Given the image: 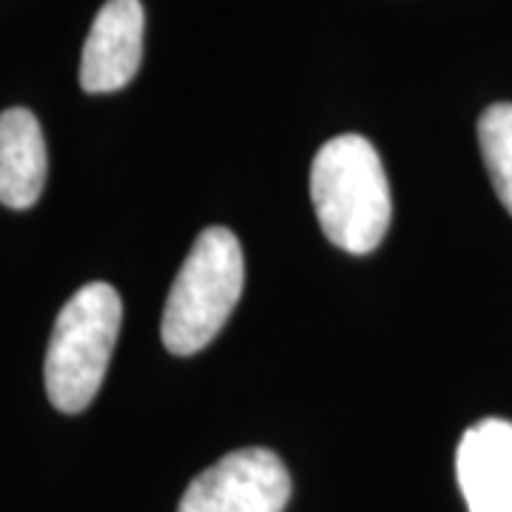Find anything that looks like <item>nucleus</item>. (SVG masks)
I'll list each match as a JSON object with an SVG mask.
<instances>
[{"instance_id": "nucleus-5", "label": "nucleus", "mask_w": 512, "mask_h": 512, "mask_svg": "<svg viewBox=\"0 0 512 512\" xmlns=\"http://www.w3.org/2000/svg\"><path fill=\"white\" fill-rule=\"evenodd\" d=\"M143 29L146 12L140 0H109L97 12L80 57L83 92L111 94L126 89L140 72Z\"/></svg>"}, {"instance_id": "nucleus-3", "label": "nucleus", "mask_w": 512, "mask_h": 512, "mask_svg": "<svg viewBox=\"0 0 512 512\" xmlns=\"http://www.w3.org/2000/svg\"><path fill=\"white\" fill-rule=\"evenodd\" d=\"M120 322L123 302L109 282L83 285L57 313L43 376L60 413H83L100 393Z\"/></svg>"}, {"instance_id": "nucleus-1", "label": "nucleus", "mask_w": 512, "mask_h": 512, "mask_svg": "<svg viewBox=\"0 0 512 512\" xmlns=\"http://www.w3.org/2000/svg\"><path fill=\"white\" fill-rule=\"evenodd\" d=\"M311 200L325 237L348 251L370 254L390 228L393 202L382 157L362 134H339L316 151Z\"/></svg>"}, {"instance_id": "nucleus-8", "label": "nucleus", "mask_w": 512, "mask_h": 512, "mask_svg": "<svg viewBox=\"0 0 512 512\" xmlns=\"http://www.w3.org/2000/svg\"><path fill=\"white\" fill-rule=\"evenodd\" d=\"M478 146L495 194L512 214V103H495L478 120Z\"/></svg>"}, {"instance_id": "nucleus-4", "label": "nucleus", "mask_w": 512, "mask_h": 512, "mask_svg": "<svg viewBox=\"0 0 512 512\" xmlns=\"http://www.w3.org/2000/svg\"><path fill=\"white\" fill-rule=\"evenodd\" d=\"M291 498V473L265 447L222 456L188 484L177 512H282Z\"/></svg>"}, {"instance_id": "nucleus-7", "label": "nucleus", "mask_w": 512, "mask_h": 512, "mask_svg": "<svg viewBox=\"0 0 512 512\" xmlns=\"http://www.w3.org/2000/svg\"><path fill=\"white\" fill-rule=\"evenodd\" d=\"M49 174L46 140L29 109H6L0 114V202L6 208H32Z\"/></svg>"}, {"instance_id": "nucleus-2", "label": "nucleus", "mask_w": 512, "mask_h": 512, "mask_svg": "<svg viewBox=\"0 0 512 512\" xmlns=\"http://www.w3.org/2000/svg\"><path fill=\"white\" fill-rule=\"evenodd\" d=\"M245 282L242 245L228 228H205L171 285L163 311V345L174 356H194L214 342L234 311Z\"/></svg>"}, {"instance_id": "nucleus-6", "label": "nucleus", "mask_w": 512, "mask_h": 512, "mask_svg": "<svg viewBox=\"0 0 512 512\" xmlns=\"http://www.w3.org/2000/svg\"><path fill=\"white\" fill-rule=\"evenodd\" d=\"M458 487L470 512H512V424L481 419L456 450Z\"/></svg>"}]
</instances>
